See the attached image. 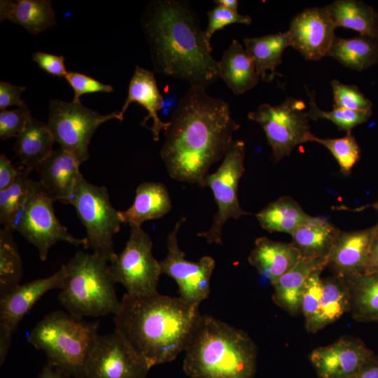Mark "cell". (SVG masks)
<instances>
[{
	"label": "cell",
	"mask_w": 378,
	"mask_h": 378,
	"mask_svg": "<svg viewBox=\"0 0 378 378\" xmlns=\"http://www.w3.org/2000/svg\"><path fill=\"white\" fill-rule=\"evenodd\" d=\"M32 118L31 111L27 105L13 111H1L0 112L1 139L6 141L14 136L17 137Z\"/></svg>",
	"instance_id": "obj_40"
},
{
	"label": "cell",
	"mask_w": 378,
	"mask_h": 378,
	"mask_svg": "<svg viewBox=\"0 0 378 378\" xmlns=\"http://www.w3.org/2000/svg\"><path fill=\"white\" fill-rule=\"evenodd\" d=\"M53 202L40 182L31 178L26 200L10 226L38 249L42 261L46 260L50 248L59 241L88 248L86 237H74L61 224L55 214Z\"/></svg>",
	"instance_id": "obj_8"
},
{
	"label": "cell",
	"mask_w": 378,
	"mask_h": 378,
	"mask_svg": "<svg viewBox=\"0 0 378 378\" xmlns=\"http://www.w3.org/2000/svg\"><path fill=\"white\" fill-rule=\"evenodd\" d=\"M323 270L314 271L308 278L301 302L306 330L314 333L318 331L317 325L323 290L321 272Z\"/></svg>",
	"instance_id": "obj_38"
},
{
	"label": "cell",
	"mask_w": 378,
	"mask_h": 378,
	"mask_svg": "<svg viewBox=\"0 0 378 378\" xmlns=\"http://www.w3.org/2000/svg\"><path fill=\"white\" fill-rule=\"evenodd\" d=\"M245 155L244 141H233L220 166L205 178L204 187H209L211 190L218 210L211 227L197 233V236L204 238L209 244H223L222 230L227 220H237L243 216L251 214L242 209L238 198L239 180L245 172Z\"/></svg>",
	"instance_id": "obj_11"
},
{
	"label": "cell",
	"mask_w": 378,
	"mask_h": 378,
	"mask_svg": "<svg viewBox=\"0 0 378 378\" xmlns=\"http://www.w3.org/2000/svg\"><path fill=\"white\" fill-rule=\"evenodd\" d=\"M309 97L307 110L310 120L326 119L333 122L339 130H344L346 134L357 125L368 120L372 114L370 111H352L342 108H334L332 111H323L318 107L315 102L314 92H307Z\"/></svg>",
	"instance_id": "obj_36"
},
{
	"label": "cell",
	"mask_w": 378,
	"mask_h": 378,
	"mask_svg": "<svg viewBox=\"0 0 378 378\" xmlns=\"http://www.w3.org/2000/svg\"><path fill=\"white\" fill-rule=\"evenodd\" d=\"M208 26L204 31L206 38L211 41L213 34L218 30L234 23L250 24L251 18L247 15H242L239 12H234L225 7L217 5L207 13Z\"/></svg>",
	"instance_id": "obj_41"
},
{
	"label": "cell",
	"mask_w": 378,
	"mask_h": 378,
	"mask_svg": "<svg viewBox=\"0 0 378 378\" xmlns=\"http://www.w3.org/2000/svg\"><path fill=\"white\" fill-rule=\"evenodd\" d=\"M108 263L94 253L79 251L64 265L66 277L58 300L69 314L83 318L119 312L121 301Z\"/></svg>",
	"instance_id": "obj_6"
},
{
	"label": "cell",
	"mask_w": 378,
	"mask_h": 378,
	"mask_svg": "<svg viewBox=\"0 0 378 378\" xmlns=\"http://www.w3.org/2000/svg\"><path fill=\"white\" fill-rule=\"evenodd\" d=\"M0 19L20 24L34 35L56 23L55 13L50 0H1Z\"/></svg>",
	"instance_id": "obj_25"
},
{
	"label": "cell",
	"mask_w": 378,
	"mask_h": 378,
	"mask_svg": "<svg viewBox=\"0 0 378 378\" xmlns=\"http://www.w3.org/2000/svg\"><path fill=\"white\" fill-rule=\"evenodd\" d=\"M134 102L141 104L148 111V115L141 125L147 127L146 122L152 118L153 123L150 130L152 132L153 140L158 141L160 133L168 128L169 121L163 122L158 117V111L162 108L164 100L153 73L139 66L135 67L129 84L127 99L120 110L122 115L129 105Z\"/></svg>",
	"instance_id": "obj_22"
},
{
	"label": "cell",
	"mask_w": 378,
	"mask_h": 378,
	"mask_svg": "<svg viewBox=\"0 0 378 378\" xmlns=\"http://www.w3.org/2000/svg\"><path fill=\"white\" fill-rule=\"evenodd\" d=\"M186 217L178 220L167 239V253L160 265L162 274L172 278L178 285L179 297L196 304L206 300L211 291V278L216 266L211 256H203L198 262L186 259L178 245V233Z\"/></svg>",
	"instance_id": "obj_13"
},
{
	"label": "cell",
	"mask_w": 378,
	"mask_h": 378,
	"mask_svg": "<svg viewBox=\"0 0 378 378\" xmlns=\"http://www.w3.org/2000/svg\"><path fill=\"white\" fill-rule=\"evenodd\" d=\"M141 25L155 72L205 88L220 77L211 41L188 2L155 1L146 9Z\"/></svg>",
	"instance_id": "obj_2"
},
{
	"label": "cell",
	"mask_w": 378,
	"mask_h": 378,
	"mask_svg": "<svg viewBox=\"0 0 378 378\" xmlns=\"http://www.w3.org/2000/svg\"><path fill=\"white\" fill-rule=\"evenodd\" d=\"M113 119L123 120L120 111L103 115L80 102L51 99L47 125L55 141L81 164L89 159L88 146L97 129Z\"/></svg>",
	"instance_id": "obj_10"
},
{
	"label": "cell",
	"mask_w": 378,
	"mask_h": 378,
	"mask_svg": "<svg viewBox=\"0 0 378 378\" xmlns=\"http://www.w3.org/2000/svg\"><path fill=\"white\" fill-rule=\"evenodd\" d=\"M219 76L237 95L255 87L260 78L246 49L234 39L218 61Z\"/></svg>",
	"instance_id": "obj_24"
},
{
	"label": "cell",
	"mask_w": 378,
	"mask_h": 378,
	"mask_svg": "<svg viewBox=\"0 0 378 378\" xmlns=\"http://www.w3.org/2000/svg\"><path fill=\"white\" fill-rule=\"evenodd\" d=\"M38 378H71V377L47 363L43 368Z\"/></svg>",
	"instance_id": "obj_48"
},
{
	"label": "cell",
	"mask_w": 378,
	"mask_h": 378,
	"mask_svg": "<svg viewBox=\"0 0 378 378\" xmlns=\"http://www.w3.org/2000/svg\"><path fill=\"white\" fill-rule=\"evenodd\" d=\"M65 265L50 276L20 284L0 298V364L9 352L13 333L24 316L48 291L64 287Z\"/></svg>",
	"instance_id": "obj_15"
},
{
	"label": "cell",
	"mask_w": 378,
	"mask_h": 378,
	"mask_svg": "<svg viewBox=\"0 0 378 378\" xmlns=\"http://www.w3.org/2000/svg\"><path fill=\"white\" fill-rule=\"evenodd\" d=\"M130 227L124 249L110 262V272L115 283H120L130 295L155 293L162 273L160 261L152 253L151 238L141 227Z\"/></svg>",
	"instance_id": "obj_12"
},
{
	"label": "cell",
	"mask_w": 378,
	"mask_h": 378,
	"mask_svg": "<svg viewBox=\"0 0 378 378\" xmlns=\"http://www.w3.org/2000/svg\"><path fill=\"white\" fill-rule=\"evenodd\" d=\"M370 206L374 208L377 211V212L378 214V201L376 202L375 203L372 204ZM376 225L378 227V223L376 224Z\"/></svg>",
	"instance_id": "obj_50"
},
{
	"label": "cell",
	"mask_w": 378,
	"mask_h": 378,
	"mask_svg": "<svg viewBox=\"0 0 378 378\" xmlns=\"http://www.w3.org/2000/svg\"><path fill=\"white\" fill-rule=\"evenodd\" d=\"M336 27L378 39V14L371 6L356 0H336L326 6Z\"/></svg>",
	"instance_id": "obj_28"
},
{
	"label": "cell",
	"mask_w": 378,
	"mask_h": 378,
	"mask_svg": "<svg viewBox=\"0 0 378 378\" xmlns=\"http://www.w3.org/2000/svg\"><path fill=\"white\" fill-rule=\"evenodd\" d=\"M378 227L343 231L340 230L328 256L333 275L347 277L368 273L370 253Z\"/></svg>",
	"instance_id": "obj_18"
},
{
	"label": "cell",
	"mask_w": 378,
	"mask_h": 378,
	"mask_svg": "<svg viewBox=\"0 0 378 378\" xmlns=\"http://www.w3.org/2000/svg\"><path fill=\"white\" fill-rule=\"evenodd\" d=\"M64 78L74 91L73 102H80V97L85 94L96 92L110 93L113 91L112 85H106L83 74L70 71Z\"/></svg>",
	"instance_id": "obj_42"
},
{
	"label": "cell",
	"mask_w": 378,
	"mask_h": 378,
	"mask_svg": "<svg viewBox=\"0 0 378 378\" xmlns=\"http://www.w3.org/2000/svg\"><path fill=\"white\" fill-rule=\"evenodd\" d=\"M202 86L190 85L164 131L160 157L169 176L204 187L211 166L224 158L240 125L224 100Z\"/></svg>",
	"instance_id": "obj_1"
},
{
	"label": "cell",
	"mask_w": 378,
	"mask_h": 378,
	"mask_svg": "<svg viewBox=\"0 0 378 378\" xmlns=\"http://www.w3.org/2000/svg\"><path fill=\"white\" fill-rule=\"evenodd\" d=\"M33 60L46 73L56 77H65L68 71L64 64V57L41 51L32 55Z\"/></svg>",
	"instance_id": "obj_43"
},
{
	"label": "cell",
	"mask_w": 378,
	"mask_h": 378,
	"mask_svg": "<svg viewBox=\"0 0 378 378\" xmlns=\"http://www.w3.org/2000/svg\"><path fill=\"white\" fill-rule=\"evenodd\" d=\"M21 169V168H20ZM20 169H16L4 155H0V191L11 186L15 181Z\"/></svg>",
	"instance_id": "obj_45"
},
{
	"label": "cell",
	"mask_w": 378,
	"mask_h": 378,
	"mask_svg": "<svg viewBox=\"0 0 378 378\" xmlns=\"http://www.w3.org/2000/svg\"><path fill=\"white\" fill-rule=\"evenodd\" d=\"M261 227L269 232L291 234L311 218L293 198L282 196L270 202L256 215Z\"/></svg>",
	"instance_id": "obj_30"
},
{
	"label": "cell",
	"mask_w": 378,
	"mask_h": 378,
	"mask_svg": "<svg viewBox=\"0 0 378 378\" xmlns=\"http://www.w3.org/2000/svg\"><path fill=\"white\" fill-rule=\"evenodd\" d=\"M374 355L361 340L344 335L315 348L309 358L318 378H354Z\"/></svg>",
	"instance_id": "obj_16"
},
{
	"label": "cell",
	"mask_w": 378,
	"mask_h": 378,
	"mask_svg": "<svg viewBox=\"0 0 378 378\" xmlns=\"http://www.w3.org/2000/svg\"><path fill=\"white\" fill-rule=\"evenodd\" d=\"M99 323L69 312L46 315L33 328L27 342L43 351L48 363L71 376L85 378L86 364L99 337Z\"/></svg>",
	"instance_id": "obj_5"
},
{
	"label": "cell",
	"mask_w": 378,
	"mask_h": 378,
	"mask_svg": "<svg viewBox=\"0 0 378 378\" xmlns=\"http://www.w3.org/2000/svg\"><path fill=\"white\" fill-rule=\"evenodd\" d=\"M340 229L326 218L312 216L290 235L302 258H328Z\"/></svg>",
	"instance_id": "obj_26"
},
{
	"label": "cell",
	"mask_w": 378,
	"mask_h": 378,
	"mask_svg": "<svg viewBox=\"0 0 378 378\" xmlns=\"http://www.w3.org/2000/svg\"><path fill=\"white\" fill-rule=\"evenodd\" d=\"M314 142L325 146L337 160L342 174L348 175L360 158V149L355 137L347 133L341 138L314 137Z\"/></svg>",
	"instance_id": "obj_37"
},
{
	"label": "cell",
	"mask_w": 378,
	"mask_h": 378,
	"mask_svg": "<svg viewBox=\"0 0 378 378\" xmlns=\"http://www.w3.org/2000/svg\"><path fill=\"white\" fill-rule=\"evenodd\" d=\"M214 2L232 11L238 12L239 1L237 0H216Z\"/></svg>",
	"instance_id": "obj_49"
},
{
	"label": "cell",
	"mask_w": 378,
	"mask_h": 378,
	"mask_svg": "<svg viewBox=\"0 0 378 378\" xmlns=\"http://www.w3.org/2000/svg\"><path fill=\"white\" fill-rule=\"evenodd\" d=\"M330 85L333 93L334 108L352 111H370L372 104L354 85L344 84L334 79Z\"/></svg>",
	"instance_id": "obj_39"
},
{
	"label": "cell",
	"mask_w": 378,
	"mask_h": 378,
	"mask_svg": "<svg viewBox=\"0 0 378 378\" xmlns=\"http://www.w3.org/2000/svg\"><path fill=\"white\" fill-rule=\"evenodd\" d=\"M69 204L74 206L85 228L88 248L111 262L116 255L113 236L119 232L122 222L119 211L111 203L107 188L90 183L80 174Z\"/></svg>",
	"instance_id": "obj_7"
},
{
	"label": "cell",
	"mask_w": 378,
	"mask_h": 378,
	"mask_svg": "<svg viewBox=\"0 0 378 378\" xmlns=\"http://www.w3.org/2000/svg\"><path fill=\"white\" fill-rule=\"evenodd\" d=\"M342 278L349 289L351 316L359 322H378V272Z\"/></svg>",
	"instance_id": "obj_31"
},
{
	"label": "cell",
	"mask_w": 378,
	"mask_h": 378,
	"mask_svg": "<svg viewBox=\"0 0 378 378\" xmlns=\"http://www.w3.org/2000/svg\"><path fill=\"white\" fill-rule=\"evenodd\" d=\"M33 171L29 167L21 168L14 183L0 191V223L10 228L11 224L24 204L29 186V174Z\"/></svg>",
	"instance_id": "obj_35"
},
{
	"label": "cell",
	"mask_w": 378,
	"mask_h": 378,
	"mask_svg": "<svg viewBox=\"0 0 378 378\" xmlns=\"http://www.w3.org/2000/svg\"><path fill=\"white\" fill-rule=\"evenodd\" d=\"M301 258L300 251L292 243L260 237L255 239L248 261L272 284L293 268Z\"/></svg>",
	"instance_id": "obj_20"
},
{
	"label": "cell",
	"mask_w": 378,
	"mask_h": 378,
	"mask_svg": "<svg viewBox=\"0 0 378 378\" xmlns=\"http://www.w3.org/2000/svg\"><path fill=\"white\" fill-rule=\"evenodd\" d=\"M24 86H16L7 82L0 83V111L6 110L10 106L22 107L26 105L21 94L26 90Z\"/></svg>",
	"instance_id": "obj_44"
},
{
	"label": "cell",
	"mask_w": 378,
	"mask_h": 378,
	"mask_svg": "<svg viewBox=\"0 0 378 378\" xmlns=\"http://www.w3.org/2000/svg\"><path fill=\"white\" fill-rule=\"evenodd\" d=\"M323 290L317 325L318 331L350 313L349 289L342 277L335 275L322 278Z\"/></svg>",
	"instance_id": "obj_33"
},
{
	"label": "cell",
	"mask_w": 378,
	"mask_h": 378,
	"mask_svg": "<svg viewBox=\"0 0 378 378\" xmlns=\"http://www.w3.org/2000/svg\"><path fill=\"white\" fill-rule=\"evenodd\" d=\"M248 118L263 129L275 162L289 156L297 146L314 142L316 136L310 131L305 103L293 97L275 106L261 104Z\"/></svg>",
	"instance_id": "obj_9"
},
{
	"label": "cell",
	"mask_w": 378,
	"mask_h": 378,
	"mask_svg": "<svg viewBox=\"0 0 378 378\" xmlns=\"http://www.w3.org/2000/svg\"><path fill=\"white\" fill-rule=\"evenodd\" d=\"M190 378H253L258 349L251 337L212 316L201 314L185 349Z\"/></svg>",
	"instance_id": "obj_4"
},
{
	"label": "cell",
	"mask_w": 378,
	"mask_h": 378,
	"mask_svg": "<svg viewBox=\"0 0 378 378\" xmlns=\"http://www.w3.org/2000/svg\"><path fill=\"white\" fill-rule=\"evenodd\" d=\"M328 258H302L298 264L272 284V300L292 316L301 313V302L309 276L324 270Z\"/></svg>",
	"instance_id": "obj_21"
},
{
	"label": "cell",
	"mask_w": 378,
	"mask_h": 378,
	"mask_svg": "<svg viewBox=\"0 0 378 378\" xmlns=\"http://www.w3.org/2000/svg\"><path fill=\"white\" fill-rule=\"evenodd\" d=\"M13 231L4 226L0 229V298L19 286L23 274L22 258Z\"/></svg>",
	"instance_id": "obj_34"
},
{
	"label": "cell",
	"mask_w": 378,
	"mask_h": 378,
	"mask_svg": "<svg viewBox=\"0 0 378 378\" xmlns=\"http://www.w3.org/2000/svg\"><path fill=\"white\" fill-rule=\"evenodd\" d=\"M373 272H378V233L371 246L368 271L367 274Z\"/></svg>",
	"instance_id": "obj_47"
},
{
	"label": "cell",
	"mask_w": 378,
	"mask_h": 378,
	"mask_svg": "<svg viewBox=\"0 0 378 378\" xmlns=\"http://www.w3.org/2000/svg\"><path fill=\"white\" fill-rule=\"evenodd\" d=\"M80 164L62 148L54 150L36 169L39 182L53 199L69 204L79 175Z\"/></svg>",
	"instance_id": "obj_19"
},
{
	"label": "cell",
	"mask_w": 378,
	"mask_h": 378,
	"mask_svg": "<svg viewBox=\"0 0 378 378\" xmlns=\"http://www.w3.org/2000/svg\"><path fill=\"white\" fill-rule=\"evenodd\" d=\"M151 367L116 331L99 335L85 378H146Z\"/></svg>",
	"instance_id": "obj_14"
},
{
	"label": "cell",
	"mask_w": 378,
	"mask_h": 378,
	"mask_svg": "<svg viewBox=\"0 0 378 378\" xmlns=\"http://www.w3.org/2000/svg\"><path fill=\"white\" fill-rule=\"evenodd\" d=\"M172 208L167 187L161 182L147 181L138 186L133 204L119 214L122 223L141 227L147 220L162 218Z\"/></svg>",
	"instance_id": "obj_23"
},
{
	"label": "cell",
	"mask_w": 378,
	"mask_h": 378,
	"mask_svg": "<svg viewBox=\"0 0 378 378\" xmlns=\"http://www.w3.org/2000/svg\"><path fill=\"white\" fill-rule=\"evenodd\" d=\"M244 42L260 78L263 81H272L276 75V67L282 61L284 51L290 46L288 31L245 38Z\"/></svg>",
	"instance_id": "obj_27"
},
{
	"label": "cell",
	"mask_w": 378,
	"mask_h": 378,
	"mask_svg": "<svg viewBox=\"0 0 378 378\" xmlns=\"http://www.w3.org/2000/svg\"><path fill=\"white\" fill-rule=\"evenodd\" d=\"M354 378H378V356H372Z\"/></svg>",
	"instance_id": "obj_46"
},
{
	"label": "cell",
	"mask_w": 378,
	"mask_h": 378,
	"mask_svg": "<svg viewBox=\"0 0 378 378\" xmlns=\"http://www.w3.org/2000/svg\"><path fill=\"white\" fill-rule=\"evenodd\" d=\"M335 28L326 7L306 8L290 21L288 30L290 46L305 59L318 60L327 56Z\"/></svg>",
	"instance_id": "obj_17"
},
{
	"label": "cell",
	"mask_w": 378,
	"mask_h": 378,
	"mask_svg": "<svg viewBox=\"0 0 378 378\" xmlns=\"http://www.w3.org/2000/svg\"><path fill=\"white\" fill-rule=\"evenodd\" d=\"M16 138L13 150L26 167L36 169L54 150L50 130L38 119H31Z\"/></svg>",
	"instance_id": "obj_29"
},
{
	"label": "cell",
	"mask_w": 378,
	"mask_h": 378,
	"mask_svg": "<svg viewBox=\"0 0 378 378\" xmlns=\"http://www.w3.org/2000/svg\"><path fill=\"white\" fill-rule=\"evenodd\" d=\"M378 39L361 36L343 38L335 36L327 56L346 68L365 70L378 61Z\"/></svg>",
	"instance_id": "obj_32"
},
{
	"label": "cell",
	"mask_w": 378,
	"mask_h": 378,
	"mask_svg": "<svg viewBox=\"0 0 378 378\" xmlns=\"http://www.w3.org/2000/svg\"><path fill=\"white\" fill-rule=\"evenodd\" d=\"M199 308L180 297L158 292L142 296L125 293L114 315L115 331L152 368L185 351L201 315Z\"/></svg>",
	"instance_id": "obj_3"
}]
</instances>
